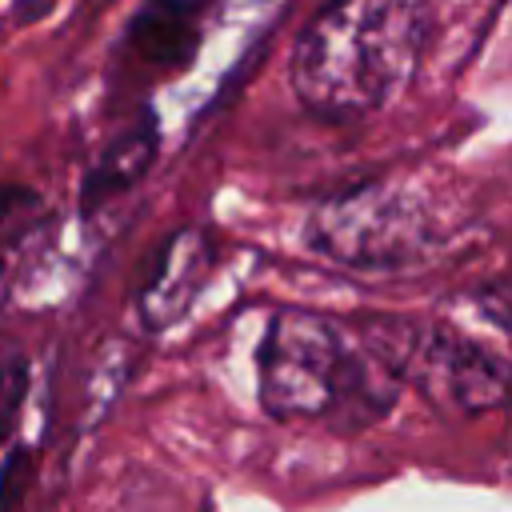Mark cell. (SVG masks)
<instances>
[{
  "label": "cell",
  "mask_w": 512,
  "mask_h": 512,
  "mask_svg": "<svg viewBox=\"0 0 512 512\" xmlns=\"http://www.w3.org/2000/svg\"><path fill=\"white\" fill-rule=\"evenodd\" d=\"M412 340L404 320L280 312L260 344V404L276 420H376L408 380Z\"/></svg>",
  "instance_id": "1"
},
{
  "label": "cell",
  "mask_w": 512,
  "mask_h": 512,
  "mask_svg": "<svg viewBox=\"0 0 512 512\" xmlns=\"http://www.w3.org/2000/svg\"><path fill=\"white\" fill-rule=\"evenodd\" d=\"M424 44V0H328L296 40L292 92L324 120L372 116L408 88Z\"/></svg>",
  "instance_id": "2"
},
{
  "label": "cell",
  "mask_w": 512,
  "mask_h": 512,
  "mask_svg": "<svg viewBox=\"0 0 512 512\" xmlns=\"http://www.w3.org/2000/svg\"><path fill=\"white\" fill-rule=\"evenodd\" d=\"M312 244L348 268H400L444 244V216L400 184H368L328 200L312 216Z\"/></svg>",
  "instance_id": "3"
},
{
  "label": "cell",
  "mask_w": 512,
  "mask_h": 512,
  "mask_svg": "<svg viewBox=\"0 0 512 512\" xmlns=\"http://www.w3.org/2000/svg\"><path fill=\"white\" fill-rule=\"evenodd\" d=\"M408 376L452 412H488L512 400V360L444 328H416Z\"/></svg>",
  "instance_id": "4"
},
{
  "label": "cell",
  "mask_w": 512,
  "mask_h": 512,
  "mask_svg": "<svg viewBox=\"0 0 512 512\" xmlns=\"http://www.w3.org/2000/svg\"><path fill=\"white\" fill-rule=\"evenodd\" d=\"M208 260H212L208 240L196 228H180L156 248L152 264L144 272V284L136 292V312H140L144 328L160 332L188 312V304L196 300V292L204 284Z\"/></svg>",
  "instance_id": "5"
},
{
  "label": "cell",
  "mask_w": 512,
  "mask_h": 512,
  "mask_svg": "<svg viewBox=\"0 0 512 512\" xmlns=\"http://www.w3.org/2000/svg\"><path fill=\"white\" fill-rule=\"evenodd\" d=\"M128 52L148 68H184L200 44V16L192 0H144L128 20Z\"/></svg>",
  "instance_id": "6"
},
{
  "label": "cell",
  "mask_w": 512,
  "mask_h": 512,
  "mask_svg": "<svg viewBox=\"0 0 512 512\" xmlns=\"http://www.w3.org/2000/svg\"><path fill=\"white\" fill-rule=\"evenodd\" d=\"M156 120L144 112L132 128H124L104 152H100V160L88 168V176H84V184H80V204L84 208H96V204H104V200H112V196H120V192H128L144 172H148V164H152V156H156Z\"/></svg>",
  "instance_id": "7"
},
{
  "label": "cell",
  "mask_w": 512,
  "mask_h": 512,
  "mask_svg": "<svg viewBox=\"0 0 512 512\" xmlns=\"http://www.w3.org/2000/svg\"><path fill=\"white\" fill-rule=\"evenodd\" d=\"M48 208L28 184H0V276L16 268L28 244L40 236Z\"/></svg>",
  "instance_id": "8"
},
{
  "label": "cell",
  "mask_w": 512,
  "mask_h": 512,
  "mask_svg": "<svg viewBox=\"0 0 512 512\" xmlns=\"http://www.w3.org/2000/svg\"><path fill=\"white\" fill-rule=\"evenodd\" d=\"M24 396H28V360L16 344H0V444L12 436Z\"/></svg>",
  "instance_id": "9"
},
{
  "label": "cell",
  "mask_w": 512,
  "mask_h": 512,
  "mask_svg": "<svg viewBox=\"0 0 512 512\" xmlns=\"http://www.w3.org/2000/svg\"><path fill=\"white\" fill-rule=\"evenodd\" d=\"M476 308L484 312V320H488L496 332H504V336L512 340V276L492 280V284L476 296Z\"/></svg>",
  "instance_id": "10"
},
{
  "label": "cell",
  "mask_w": 512,
  "mask_h": 512,
  "mask_svg": "<svg viewBox=\"0 0 512 512\" xmlns=\"http://www.w3.org/2000/svg\"><path fill=\"white\" fill-rule=\"evenodd\" d=\"M28 472H32V460L28 452H12L0 468V512H20V500H24V488H28Z\"/></svg>",
  "instance_id": "11"
},
{
  "label": "cell",
  "mask_w": 512,
  "mask_h": 512,
  "mask_svg": "<svg viewBox=\"0 0 512 512\" xmlns=\"http://www.w3.org/2000/svg\"><path fill=\"white\" fill-rule=\"evenodd\" d=\"M48 4H52V0H16V8H12V20H16V24H28V20H32L28 12H32V8H40V12H44Z\"/></svg>",
  "instance_id": "12"
}]
</instances>
